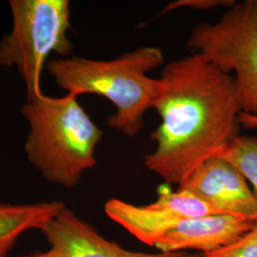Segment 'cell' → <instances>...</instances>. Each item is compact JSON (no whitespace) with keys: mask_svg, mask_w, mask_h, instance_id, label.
<instances>
[{"mask_svg":"<svg viewBox=\"0 0 257 257\" xmlns=\"http://www.w3.org/2000/svg\"><path fill=\"white\" fill-rule=\"evenodd\" d=\"M234 3L235 1L233 0H177L175 2L169 3L167 6H165V8L162 10V12L158 15V17H161L174 10L182 8V7L208 11V10L213 9L220 6L230 8Z\"/></svg>","mask_w":257,"mask_h":257,"instance_id":"obj_13","label":"cell"},{"mask_svg":"<svg viewBox=\"0 0 257 257\" xmlns=\"http://www.w3.org/2000/svg\"><path fill=\"white\" fill-rule=\"evenodd\" d=\"M104 211L110 220L149 246H156V242L169 230L186 220L156 201L138 206L111 198L105 203Z\"/></svg>","mask_w":257,"mask_h":257,"instance_id":"obj_9","label":"cell"},{"mask_svg":"<svg viewBox=\"0 0 257 257\" xmlns=\"http://www.w3.org/2000/svg\"><path fill=\"white\" fill-rule=\"evenodd\" d=\"M153 108L161 123L144 165L167 185L184 182L240 135L242 106L233 75L198 54L166 65Z\"/></svg>","mask_w":257,"mask_h":257,"instance_id":"obj_1","label":"cell"},{"mask_svg":"<svg viewBox=\"0 0 257 257\" xmlns=\"http://www.w3.org/2000/svg\"><path fill=\"white\" fill-rule=\"evenodd\" d=\"M164 63L163 51L140 47L111 60L68 56L49 61L46 70L58 87L79 96L105 97L116 111L107 119L110 128L128 138L143 128L144 115L153 108L157 78L148 73Z\"/></svg>","mask_w":257,"mask_h":257,"instance_id":"obj_2","label":"cell"},{"mask_svg":"<svg viewBox=\"0 0 257 257\" xmlns=\"http://www.w3.org/2000/svg\"><path fill=\"white\" fill-rule=\"evenodd\" d=\"M68 92L61 97L42 93L22 107L29 125L24 152L29 162L50 183L76 187L96 165L95 150L103 131Z\"/></svg>","mask_w":257,"mask_h":257,"instance_id":"obj_3","label":"cell"},{"mask_svg":"<svg viewBox=\"0 0 257 257\" xmlns=\"http://www.w3.org/2000/svg\"><path fill=\"white\" fill-rule=\"evenodd\" d=\"M216 156L228 161L244 176L257 199V138L239 135Z\"/></svg>","mask_w":257,"mask_h":257,"instance_id":"obj_11","label":"cell"},{"mask_svg":"<svg viewBox=\"0 0 257 257\" xmlns=\"http://www.w3.org/2000/svg\"><path fill=\"white\" fill-rule=\"evenodd\" d=\"M13 27L0 40V67L17 68L27 100L40 96V82L52 54L68 57L72 42L69 0H11Z\"/></svg>","mask_w":257,"mask_h":257,"instance_id":"obj_4","label":"cell"},{"mask_svg":"<svg viewBox=\"0 0 257 257\" xmlns=\"http://www.w3.org/2000/svg\"><path fill=\"white\" fill-rule=\"evenodd\" d=\"M239 120H240L241 126L244 128H257V117H254V116L249 115L247 113H244V112H241Z\"/></svg>","mask_w":257,"mask_h":257,"instance_id":"obj_14","label":"cell"},{"mask_svg":"<svg viewBox=\"0 0 257 257\" xmlns=\"http://www.w3.org/2000/svg\"><path fill=\"white\" fill-rule=\"evenodd\" d=\"M65 206L57 200L23 204L0 202V257H7L25 232L40 230Z\"/></svg>","mask_w":257,"mask_h":257,"instance_id":"obj_10","label":"cell"},{"mask_svg":"<svg viewBox=\"0 0 257 257\" xmlns=\"http://www.w3.org/2000/svg\"><path fill=\"white\" fill-rule=\"evenodd\" d=\"M187 49L234 73L242 112L257 117V0L235 2L218 21L197 25Z\"/></svg>","mask_w":257,"mask_h":257,"instance_id":"obj_5","label":"cell"},{"mask_svg":"<svg viewBox=\"0 0 257 257\" xmlns=\"http://www.w3.org/2000/svg\"><path fill=\"white\" fill-rule=\"evenodd\" d=\"M178 188L194 193L220 214L257 222V199L248 181L219 156L205 161Z\"/></svg>","mask_w":257,"mask_h":257,"instance_id":"obj_7","label":"cell"},{"mask_svg":"<svg viewBox=\"0 0 257 257\" xmlns=\"http://www.w3.org/2000/svg\"><path fill=\"white\" fill-rule=\"evenodd\" d=\"M49 248L22 257H184L185 252L147 253L123 248L105 238L66 206L41 229Z\"/></svg>","mask_w":257,"mask_h":257,"instance_id":"obj_6","label":"cell"},{"mask_svg":"<svg viewBox=\"0 0 257 257\" xmlns=\"http://www.w3.org/2000/svg\"><path fill=\"white\" fill-rule=\"evenodd\" d=\"M184 257H206L203 253H198V254H185Z\"/></svg>","mask_w":257,"mask_h":257,"instance_id":"obj_15","label":"cell"},{"mask_svg":"<svg viewBox=\"0 0 257 257\" xmlns=\"http://www.w3.org/2000/svg\"><path fill=\"white\" fill-rule=\"evenodd\" d=\"M255 221L227 214H211L182 221L156 242L162 252L199 250L208 254L238 241L251 230Z\"/></svg>","mask_w":257,"mask_h":257,"instance_id":"obj_8","label":"cell"},{"mask_svg":"<svg viewBox=\"0 0 257 257\" xmlns=\"http://www.w3.org/2000/svg\"><path fill=\"white\" fill-rule=\"evenodd\" d=\"M206 257H257V222L254 227L226 248L204 254Z\"/></svg>","mask_w":257,"mask_h":257,"instance_id":"obj_12","label":"cell"}]
</instances>
